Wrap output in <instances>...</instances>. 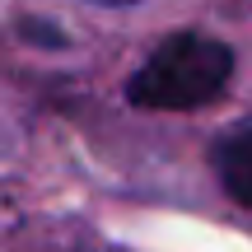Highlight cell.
<instances>
[{"label": "cell", "mask_w": 252, "mask_h": 252, "mask_svg": "<svg viewBox=\"0 0 252 252\" xmlns=\"http://www.w3.org/2000/svg\"><path fill=\"white\" fill-rule=\"evenodd\" d=\"M229 75H234V52L224 42L201 33H178L168 42H159L154 56L131 75L126 98L135 108L182 112V108H201V103L220 98Z\"/></svg>", "instance_id": "1"}, {"label": "cell", "mask_w": 252, "mask_h": 252, "mask_svg": "<svg viewBox=\"0 0 252 252\" xmlns=\"http://www.w3.org/2000/svg\"><path fill=\"white\" fill-rule=\"evenodd\" d=\"M215 173H220V187H224L238 206H252V122H243V126L220 135Z\"/></svg>", "instance_id": "2"}, {"label": "cell", "mask_w": 252, "mask_h": 252, "mask_svg": "<svg viewBox=\"0 0 252 252\" xmlns=\"http://www.w3.org/2000/svg\"><path fill=\"white\" fill-rule=\"evenodd\" d=\"M94 5H140V0H94Z\"/></svg>", "instance_id": "3"}]
</instances>
